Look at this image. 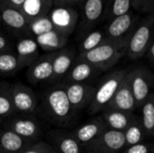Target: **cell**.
Instances as JSON below:
<instances>
[{"mask_svg":"<svg viewBox=\"0 0 154 153\" xmlns=\"http://www.w3.org/2000/svg\"><path fill=\"white\" fill-rule=\"evenodd\" d=\"M75 50L72 48H63L53 51L52 78L51 82H58L64 78L75 61Z\"/></svg>","mask_w":154,"mask_h":153,"instance_id":"17","label":"cell"},{"mask_svg":"<svg viewBox=\"0 0 154 153\" xmlns=\"http://www.w3.org/2000/svg\"><path fill=\"white\" fill-rule=\"evenodd\" d=\"M42 106L49 120L55 124L67 126L74 119L76 112L69 104L63 84H55L44 92Z\"/></svg>","mask_w":154,"mask_h":153,"instance_id":"1","label":"cell"},{"mask_svg":"<svg viewBox=\"0 0 154 153\" xmlns=\"http://www.w3.org/2000/svg\"><path fill=\"white\" fill-rule=\"evenodd\" d=\"M123 133L125 142V147L143 142L145 138L143 126L138 116L134 117L132 123L127 126V128Z\"/></svg>","mask_w":154,"mask_h":153,"instance_id":"26","label":"cell"},{"mask_svg":"<svg viewBox=\"0 0 154 153\" xmlns=\"http://www.w3.org/2000/svg\"><path fill=\"white\" fill-rule=\"evenodd\" d=\"M127 69H118L107 74L96 87L94 97L88 106V113L96 115L102 112L112 100L122 80L128 73Z\"/></svg>","mask_w":154,"mask_h":153,"instance_id":"3","label":"cell"},{"mask_svg":"<svg viewBox=\"0 0 154 153\" xmlns=\"http://www.w3.org/2000/svg\"><path fill=\"white\" fill-rule=\"evenodd\" d=\"M125 147L124 133L107 128L83 149L88 153H121Z\"/></svg>","mask_w":154,"mask_h":153,"instance_id":"5","label":"cell"},{"mask_svg":"<svg viewBox=\"0 0 154 153\" xmlns=\"http://www.w3.org/2000/svg\"><path fill=\"white\" fill-rule=\"evenodd\" d=\"M98 73L99 71L88 62L75 59L73 65L65 77L66 81L64 83H85Z\"/></svg>","mask_w":154,"mask_h":153,"instance_id":"19","label":"cell"},{"mask_svg":"<svg viewBox=\"0 0 154 153\" xmlns=\"http://www.w3.org/2000/svg\"><path fill=\"white\" fill-rule=\"evenodd\" d=\"M2 130H3V128H2V124H1V119H0V133H1V132H2Z\"/></svg>","mask_w":154,"mask_h":153,"instance_id":"40","label":"cell"},{"mask_svg":"<svg viewBox=\"0 0 154 153\" xmlns=\"http://www.w3.org/2000/svg\"><path fill=\"white\" fill-rule=\"evenodd\" d=\"M130 71L125 75L119 85L112 100L106 108L116 109L127 113H133L136 109L134 97L130 86ZM105 108V109H106Z\"/></svg>","mask_w":154,"mask_h":153,"instance_id":"12","label":"cell"},{"mask_svg":"<svg viewBox=\"0 0 154 153\" xmlns=\"http://www.w3.org/2000/svg\"><path fill=\"white\" fill-rule=\"evenodd\" d=\"M21 69L32 65L39 56V46L36 41L32 37H24L16 43V51Z\"/></svg>","mask_w":154,"mask_h":153,"instance_id":"18","label":"cell"},{"mask_svg":"<svg viewBox=\"0 0 154 153\" xmlns=\"http://www.w3.org/2000/svg\"><path fill=\"white\" fill-rule=\"evenodd\" d=\"M21 69L17 56L11 50L0 51V76H10Z\"/></svg>","mask_w":154,"mask_h":153,"instance_id":"27","label":"cell"},{"mask_svg":"<svg viewBox=\"0 0 154 153\" xmlns=\"http://www.w3.org/2000/svg\"><path fill=\"white\" fill-rule=\"evenodd\" d=\"M72 109L80 111L91 103L96 87L86 83H62Z\"/></svg>","mask_w":154,"mask_h":153,"instance_id":"9","label":"cell"},{"mask_svg":"<svg viewBox=\"0 0 154 153\" xmlns=\"http://www.w3.org/2000/svg\"><path fill=\"white\" fill-rule=\"evenodd\" d=\"M2 1H4L7 5H11V6L20 10V8L22 7V5H23V4L24 3L25 0H2Z\"/></svg>","mask_w":154,"mask_h":153,"instance_id":"38","label":"cell"},{"mask_svg":"<svg viewBox=\"0 0 154 153\" xmlns=\"http://www.w3.org/2000/svg\"><path fill=\"white\" fill-rule=\"evenodd\" d=\"M14 113L9 88H0V119L11 116Z\"/></svg>","mask_w":154,"mask_h":153,"instance_id":"31","label":"cell"},{"mask_svg":"<svg viewBox=\"0 0 154 153\" xmlns=\"http://www.w3.org/2000/svg\"><path fill=\"white\" fill-rule=\"evenodd\" d=\"M0 26H1V21H0Z\"/></svg>","mask_w":154,"mask_h":153,"instance_id":"42","label":"cell"},{"mask_svg":"<svg viewBox=\"0 0 154 153\" xmlns=\"http://www.w3.org/2000/svg\"><path fill=\"white\" fill-rule=\"evenodd\" d=\"M121 153H153V146L151 143L143 142L134 145L125 147Z\"/></svg>","mask_w":154,"mask_h":153,"instance_id":"32","label":"cell"},{"mask_svg":"<svg viewBox=\"0 0 154 153\" xmlns=\"http://www.w3.org/2000/svg\"><path fill=\"white\" fill-rule=\"evenodd\" d=\"M131 3H132V6L135 10H138V11H141L142 10V6H143V0H131Z\"/></svg>","mask_w":154,"mask_h":153,"instance_id":"39","label":"cell"},{"mask_svg":"<svg viewBox=\"0 0 154 153\" xmlns=\"http://www.w3.org/2000/svg\"><path fill=\"white\" fill-rule=\"evenodd\" d=\"M0 21L1 25L4 24L15 33L25 32L29 23L19 9L7 5L2 0H0Z\"/></svg>","mask_w":154,"mask_h":153,"instance_id":"14","label":"cell"},{"mask_svg":"<svg viewBox=\"0 0 154 153\" xmlns=\"http://www.w3.org/2000/svg\"><path fill=\"white\" fill-rule=\"evenodd\" d=\"M54 30L69 37L79 20V13L72 6H53L48 14Z\"/></svg>","mask_w":154,"mask_h":153,"instance_id":"7","label":"cell"},{"mask_svg":"<svg viewBox=\"0 0 154 153\" xmlns=\"http://www.w3.org/2000/svg\"><path fill=\"white\" fill-rule=\"evenodd\" d=\"M34 40L36 41L39 48L48 52H53L65 48L68 43L69 37L56 30H52L34 38Z\"/></svg>","mask_w":154,"mask_h":153,"instance_id":"22","label":"cell"},{"mask_svg":"<svg viewBox=\"0 0 154 153\" xmlns=\"http://www.w3.org/2000/svg\"><path fill=\"white\" fill-rule=\"evenodd\" d=\"M52 30H54L53 25L49 18V15L47 14L37 19H34L32 21H30L28 23L25 32H27V34H29L32 38L33 37L34 39Z\"/></svg>","mask_w":154,"mask_h":153,"instance_id":"29","label":"cell"},{"mask_svg":"<svg viewBox=\"0 0 154 153\" xmlns=\"http://www.w3.org/2000/svg\"><path fill=\"white\" fill-rule=\"evenodd\" d=\"M83 0H53L52 6H72Z\"/></svg>","mask_w":154,"mask_h":153,"instance_id":"34","label":"cell"},{"mask_svg":"<svg viewBox=\"0 0 154 153\" xmlns=\"http://www.w3.org/2000/svg\"><path fill=\"white\" fill-rule=\"evenodd\" d=\"M53 150L52 146L45 142H33L25 148L21 153H49Z\"/></svg>","mask_w":154,"mask_h":153,"instance_id":"33","label":"cell"},{"mask_svg":"<svg viewBox=\"0 0 154 153\" xmlns=\"http://www.w3.org/2000/svg\"><path fill=\"white\" fill-rule=\"evenodd\" d=\"M102 118L108 129L124 132L132 123L136 115L133 113H127L116 109L106 108L102 111Z\"/></svg>","mask_w":154,"mask_h":153,"instance_id":"20","label":"cell"},{"mask_svg":"<svg viewBox=\"0 0 154 153\" xmlns=\"http://www.w3.org/2000/svg\"><path fill=\"white\" fill-rule=\"evenodd\" d=\"M49 153H57V152H56V151H55L54 150H52V151H51V152H49Z\"/></svg>","mask_w":154,"mask_h":153,"instance_id":"41","label":"cell"},{"mask_svg":"<svg viewBox=\"0 0 154 153\" xmlns=\"http://www.w3.org/2000/svg\"><path fill=\"white\" fill-rule=\"evenodd\" d=\"M52 56L53 52H48L39 57L28 67L26 77L32 84L48 82L52 78Z\"/></svg>","mask_w":154,"mask_h":153,"instance_id":"13","label":"cell"},{"mask_svg":"<svg viewBox=\"0 0 154 153\" xmlns=\"http://www.w3.org/2000/svg\"><path fill=\"white\" fill-rule=\"evenodd\" d=\"M153 2L154 0H143L141 11L143 13H149L150 14H152V12H153Z\"/></svg>","mask_w":154,"mask_h":153,"instance_id":"36","label":"cell"},{"mask_svg":"<svg viewBox=\"0 0 154 153\" xmlns=\"http://www.w3.org/2000/svg\"><path fill=\"white\" fill-rule=\"evenodd\" d=\"M132 7L131 0H106L105 14L108 20L121 16L130 12Z\"/></svg>","mask_w":154,"mask_h":153,"instance_id":"28","label":"cell"},{"mask_svg":"<svg viewBox=\"0 0 154 153\" xmlns=\"http://www.w3.org/2000/svg\"><path fill=\"white\" fill-rule=\"evenodd\" d=\"M106 37L102 31H93L88 32L79 44L80 53L89 51L106 41Z\"/></svg>","mask_w":154,"mask_h":153,"instance_id":"30","label":"cell"},{"mask_svg":"<svg viewBox=\"0 0 154 153\" xmlns=\"http://www.w3.org/2000/svg\"><path fill=\"white\" fill-rule=\"evenodd\" d=\"M136 18L130 11L129 13L112 19L105 32L106 39L111 41H122L129 39L135 28Z\"/></svg>","mask_w":154,"mask_h":153,"instance_id":"10","label":"cell"},{"mask_svg":"<svg viewBox=\"0 0 154 153\" xmlns=\"http://www.w3.org/2000/svg\"><path fill=\"white\" fill-rule=\"evenodd\" d=\"M5 128L31 142H34L42 133L40 124L34 118L28 116L13 117L5 124Z\"/></svg>","mask_w":154,"mask_h":153,"instance_id":"11","label":"cell"},{"mask_svg":"<svg viewBox=\"0 0 154 153\" xmlns=\"http://www.w3.org/2000/svg\"><path fill=\"white\" fill-rule=\"evenodd\" d=\"M127 41L128 39L122 41L106 39L97 48L87 52L79 53L77 59L88 62L99 72L106 71L113 68L125 55Z\"/></svg>","mask_w":154,"mask_h":153,"instance_id":"2","label":"cell"},{"mask_svg":"<svg viewBox=\"0 0 154 153\" xmlns=\"http://www.w3.org/2000/svg\"><path fill=\"white\" fill-rule=\"evenodd\" d=\"M144 55H146V57H147V60H148V61L152 64V65H153L154 63V40L150 43V45H149V47H148V49H147V50H146V52H145V54Z\"/></svg>","mask_w":154,"mask_h":153,"instance_id":"37","label":"cell"},{"mask_svg":"<svg viewBox=\"0 0 154 153\" xmlns=\"http://www.w3.org/2000/svg\"><path fill=\"white\" fill-rule=\"evenodd\" d=\"M130 86L134 97L136 108L142 106L149 96L152 93L153 76L152 73L144 67L137 68L130 72Z\"/></svg>","mask_w":154,"mask_h":153,"instance_id":"6","label":"cell"},{"mask_svg":"<svg viewBox=\"0 0 154 153\" xmlns=\"http://www.w3.org/2000/svg\"><path fill=\"white\" fill-rule=\"evenodd\" d=\"M153 14L143 20L135 26L126 45L125 55L133 60L144 56L150 43L153 41Z\"/></svg>","mask_w":154,"mask_h":153,"instance_id":"4","label":"cell"},{"mask_svg":"<svg viewBox=\"0 0 154 153\" xmlns=\"http://www.w3.org/2000/svg\"><path fill=\"white\" fill-rule=\"evenodd\" d=\"M51 136L57 153H83V147L71 133L56 132L51 133Z\"/></svg>","mask_w":154,"mask_h":153,"instance_id":"23","label":"cell"},{"mask_svg":"<svg viewBox=\"0 0 154 153\" xmlns=\"http://www.w3.org/2000/svg\"><path fill=\"white\" fill-rule=\"evenodd\" d=\"M142 117L140 118L143 130L146 137L152 138L154 133V95L152 93L141 106Z\"/></svg>","mask_w":154,"mask_h":153,"instance_id":"25","label":"cell"},{"mask_svg":"<svg viewBox=\"0 0 154 153\" xmlns=\"http://www.w3.org/2000/svg\"><path fill=\"white\" fill-rule=\"evenodd\" d=\"M32 143L6 128L0 133V153H21Z\"/></svg>","mask_w":154,"mask_h":153,"instance_id":"21","label":"cell"},{"mask_svg":"<svg viewBox=\"0 0 154 153\" xmlns=\"http://www.w3.org/2000/svg\"><path fill=\"white\" fill-rule=\"evenodd\" d=\"M51 1H52V2H53V0H51Z\"/></svg>","mask_w":154,"mask_h":153,"instance_id":"43","label":"cell"},{"mask_svg":"<svg viewBox=\"0 0 154 153\" xmlns=\"http://www.w3.org/2000/svg\"><path fill=\"white\" fill-rule=\"evenodd\" d=\"M7 50H11V45L5 35L0 32V51H4Z\"/></svg>","mask_w":154,"mask_h":153,"instance_id":"35","label":"cell"},{"mask_svg":"<svg viewBox=\"0 0 154 153\" xmlns=\"http://www.w3.org/2000/svg\"><path fill=\"white\" fill-rule=\"evenodd\" d=\"M106 129L107 127L100 115L81 124L70 133L82 147H85L97 138Z\"/></svg>","mask_w":154,"mask_h":153,"instance_id":"15","label":"cell"},{"mask_svg":"<svg viewBox=\"0 0 154 153\" xmlns=\"http://www.w3.org/2000/svg\"><path fill=\"white\" fill-rule=\"evenodd\" d=\"M52 7L51 0H25L20 11L26 17L28 22L39 17L47 15Z\"/></svg>","mask_w":154,"mask_h":153,"instance_id":"24","label":"cell"},{"mask_svg":"<svg viewBox=\"0 0 154 153\" xmlns=\"http://www.w3.org/2000/svg\"><path fill=\"white\" fill-rule=\"evenodd\" d=\"M11 101L14 112L22 114H32L38 105L35 93L22 83H15L9 88Z\"/></svg>","mask_w":154,"mask_h":153,"instance_id":"8","label":"cell"},{"mask_svg":"<svg viewBox=\"0 0 154 153\" xmlns=\"http://www.w3.org/2000/svg\"><path fill=\"white\" fill-rule=\"evenodd\" d=\"M80 32H88L104 16L106 0H83Z\"/></svg>","mask_w":154,"mask_h":153,"instance_id":"16","label":"cell"}]
</instances>
